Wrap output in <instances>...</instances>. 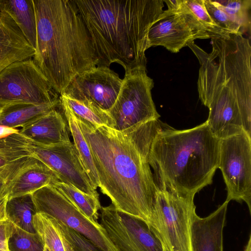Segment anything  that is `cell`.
<instances>
[{"label":"cell","instance_id":"1","mask_svg":"<svg viewBox=\"0 0 251 251\" xmlns=\"http://www.w3.org/2000/svg\"><path fill=\"white\" fill-rule=\"evenodd\" d=\"M76 119L90 148L101 192L118 210L147 223L158 189L149 163L150 150L157 131L168 125L156 119L118 130Z\"/></svg>","mask_w":251,"mask_h":251},{"label":"cell","instance_id":"2","mask_svg":"<svg viewBox=\"0 0 251 251\" xmlns=\"http://www.w3.org/2000/svg\"><path fill=\"white\" fill-rule=\"evenodd\" d=\"M90 37L97 66L116 62L125 73L146 68L148 33L163 0H73Z\"/></svg>","mask_w":251,"mask_h":251},{"label":"cell","instance_id":"3","mask_svg":"<svg viewBox=\"0 0 251 251\" xmlns=\"http://www.w3.org/2000/svg\"><path fill=\"white\" fill-rule=\"evenodd\" d=\"M33 1L36 42L32 58L60 95L76 75L97 66V58L73 0Z\"/></svg>","mask_w":251,"mask_h":251},{"label":"cell","instance_id":"4","mask_svg":"<svg viewBox=\"0 0 251 251\" xmlns=\"http://www.w3.org/2000/svg\"><path fill=\"white\" fill-rule=\"evenodd\" d=\"M220 142L206 121L190 129L176 130L168 125L160 129L149 155L158 188L194 199L212 183L218 168Z\"/></svg>","mask_w":251,"mask_h":251},{"label":"cell","instance_id":"5","mask_svg":"<svg viewBox=\"0 0 251 251\" xmlns=\"http://www.w3.org/2000/svg\"><path fill=\"white\" fill-rule=\"evenodd\" d=\"M196 213L193 198L158 188L147 224L163 246L170 251H192L191 228Z\"/></svg>","mask_w":251,"mask_h":251},{"label":"cell","instance_id":"6","mask_svg":"<svg viewBox=\"0 0 251 251\" xmlns=\"http://www.w3.org/2000/svg\"><path fill=\"white\" fill-rule=\"evenodd\" d=\"M154 82L145 68L125 73L117 98L107 111L113 119V128L122 130L139 123L159 119L151 96Z\"/></svg>","mask_w":251,"mask_h":251},{"label":"cell","instance_id":"7","mask_svg":"<svg viewBox=\"0 0 251 251\" xmlns=\"http://www.w3.org/2000/svg\"><path fill=\"white\" fill-rule=\"evenodd\" d=\"M59 99L32 58L15 62L0 73V107L16 103L42 105Z\"/></svg>","mask_w":251,"mask_h":251},{"label":"cell","instance_id":"8","mask_svg":"<svg viewBox=\"0 0 251 251\" xmlns=\"http://www.w3.org/2000/svg\"><path fill=\"white\" fill-rule=\"evenodd\" d=\"M32 195L37 213L45 214L77 231L102 251H119L98 222L89 218L51 184Z\"/></svg>","mask_w":251,"mask_h":251},{"label":"cell","instance_id":"9","mask_svg":"<svg viewBox=\"0 0 251 251\" xmlns=\"http://www.w3.org/2000/svg\"><path fill=\"white\" fill-rule=\"evenodd\" d=\"M218 168L226 185V201L245 202L251 212V136L245 131L221 139Z\"/></svg>","mask_w":251,"mask_h":251},{"label":"cell","instance_id":"10","mask_svg":"<svg viewBox=\"0 0 251 251\" xmlns=\"http://www.w3.org/2000/svg\"><path fill=\"white\" fill-rule=\"evenodd\" d=\"M100 218V224L119 251H164L144 221L118 210L112 204L101 207Z\"/></svg>","mask_w":251,"mask_h":251},{"label":"cell","instance_id":"11","mask_svg":"<svg viewBox=\"0 0 251 251\" xmlns=\"http://www.w3.org/2000/svg\"><path fill=\"white\" fill-rule=\"evenodd\" d=\"M27 140L33 156L52 170L60 181L87 194L99 195L93 188L71 142L45 146Z\"/></svg>","mask_w":251,"mask_h":251},{"label":"cell","instance_id":"12","mask_svg":"<svg viewBox=\"0 0 251 251\" xmlns=\"http://www.w3.org/2000/svg\"><path fill=\"white\" fill-rule=\"evenodd\" d=\"M123 82L109 67L96 66L76 75L60 95L88 100L108 111L115 103Z\"/></svg>","mask_w":251,"mask_h":251},{"label":"cell","instance_id":"13","mask_svg":"<svg viewBox=\"0 0 251 251\" xmlns=\"http://www.w3.org/2000/svg\"><path fill=\"white\" fill-rule=\"evenodd\" d=\"M148 38V49L161 46L177 53L196 39L210 38L187 11L182 0L178 13L155 23L149 30Z\"/></svg>","mask_w":251,"mask_h":251},{"label":"cell","instance_id":"14","mask_svg":"<svg viewBox=\"0 0 251 251\" xmlns=\"http://www.w3.org/2000/svg\"><path fill=\"white\" fill-rule=\"evenodd\" d=\"M228 202L225 201L207 216L196 213L191 228L192 251H223V230Z\"/></svg>","mask_w":251,"mask_h":251},{"label":"cell","instance_id":"15","mask_svg":"<svg viewBox=\"0 0 251 251\" xmlns=\"http://www.w3.org/2000/svg\"><path fill=\"white\" fill-rule=\"evenodd\" d=\"M35 49L11 16L0 6V73L11 64L33 58Z\"/></svg>","mask_w":251,"mask_h":251},{"label":"cell","instance_id":"16","mask_svg":"<svg viewBox=\"0 0 251 251\" xmlns=\"http://www.w3.org/2000/svg\"><path fill=\"white\" fill-rule=\"evenodd\" d=\"M59 181L57 175L34 157L27 159L8 182V198L32 194L40 188Z\"/></svg>","mask_w":251,"mask_h":251},{"label":"cell","instance_id":"17","mask_svg":"<svg viewBox=\"0 0 251 251\" xmlns=\"http://www.w3.org/2000/svg\"><path fill=\"white\" fill-rule=\"evenodd\" d=\"M66 120L56 109L39 117L19 129V133L37 144L49 146L71 142Z\"/></svg>","mask_w":251,"mask_h":251},{"label":"cell","instance_id":"18","mask_svg":"<svg viewBox=\"0 0 251 251\" xmlns=\"http://www.w3.org/2000/svg\"><path fill=\"white\" fill-rule=\"evenodd\" d=\"M32 157L27 139L19 133L0 138V176L8 183L17 170Z\"/></svg>","mask_w":251,"mask_h":251},{"label":"cell","instance_id":"19","mask_svg":"<svg viewBox=\"0 0 251 251\" xmlns=\"http://www.w3.org/2000/svg\"><path fill=\"white\" fill-rule=\"evenodd\" d=\"M59 100L51 103L34 105L11 104L0 107V126L11 128L22 127L39 117L59 107Z\"/></svg>","mask_w":251,"mask_h":251},{"label":"cell","instance_id":"20","mask_svg":"<svg viewBox=\"0 0 251 251\" xmlns=\"http://www.w3.org/2000/svg\"><path fill=\"white\" fill-rule=\"evenodd\" d=\"M59 107L62 110L68 129L73 136L74 146L93 188L97 190L99 181L91 152L76 119L67 104L59 98Z\"/></svg>","mask_w":251,"mask_h":251},{"label":"cell","instance_id":"21","mask_svg":"<svg viewBox=\"0 0 251 251\" xmlns=\"http://www.w3.org/2000/svg\"><path fill=\"white\" fill-rule=\"evenodd\" d=\"M0 6L11 16L27 41L35 49L36 19L33 0H0Z\"/></svg>","mask_w":251,"mask_h":251},{"label":"cell","instance_id":"22","mask_svg":"<svg viewBox=\"0 0 251 251\" xmlns=\"http://www.w3.org/2000/svg\"><path fill=\"white\" fill-rule=\"evenodd\" d=\"M37 213L32 194L8 198L5 205L7 220L30 233L36 231L33 225V216Z\"/></svg>","mask_w":251,"mask_h":251},{"label":"cell","instance_id":"23","mask_svg":"<svg viewBox=\"0 0 251 251\" xmlns=\"http://www.w3.org/2000/svg\"><path fill=\"white\" fill-rule=\"evenodd\" d=\"M91 219L98 222L101 206L99 195H90L60 181L51 184Z\"/></svg>","mask_w":251,"mask_h":251},{"label":"cell","instance_id":"24","mask_svg":"<svg viewBox=\"0 0 251 251\" xmlns=\"http://www.w3.org/2000/svg\"><path fill=\"white\" fill-rule=\"evenodd\" d=\"M75 116L94 125L114 128L115 122L107 111L88 100H78L60 95Z\"/></svg>","mask_w":251,"mask_h":251},{"label":"cell","instance_id":"25","mask_svg":"<svg viewBox=\"0 0 251 251\" xmlns=\"http://www.w3.org/2000/svg\"><path fill=\"white\" fill-rule=\"evenodd\" d=\"M33 222L36 232L49 251H68L53 218L37 213Z\"/></svg>","mask_w":251,"mask_h":251},{"label":"cell","instance_id":"26","mask_svg":"<svg viewBox=\"0 0 251 251\" xmlns=\"http://www.w3.org/2000/svg\"><path fill=\"white\" fill-rule=\"evenodd\" d=\"M8 247L9 251H44L45 249L44 244L37 232L25 231L11 222Z\"/></svg>","mask_w":251,"mask_h":251},{"label":"cell","instance_id":"27","mask_svg":"<svg viewBox=\"0 0 251 251\" xmlns=\"http://www.w3.org/2000/svg\"><path fill=\"white\" fill-rule=\"evenodd\" d=\"M184 3L187 11L193 16L210 38L230 34L214 22L207 11L203 0H184Z\"/></svg>","mask_w":251,"mask_h":251},{"label":"cell","instance_id":"28","mask_svg":"<svg viewBox=\"0 0 251 251\" xmlns=\"http://www.w3.org/2000/svg\"><path fill=\"white\" fill-rule=\"evenodd\" d=\"M215 1L222 10L241 26L243 34L251 31V0Z\"/></svg>","mask_w":251,"mask_h":251},{"label":"cell","instance_id":"29","mask_svg":"<svg viewBox=\"0 0 251 251\" xmlns=\"http://www.w3.org/2000/svg\"><path fill=\"white\" fill-rule=\"evenodd\" d=\"M54 220L68 251H102L80 233Z\"/></svg>","mask_w":251,"mask_h":251},{"label":"cell","instance_id":"30","mask_svg":"<svg viewBox=\"0 0 251 251\" xmlns=\"http://www.w3.org/2000/svg\"><path fill=\"white\" fill-rule=\"evenodd\" d=\"M203 1L207 12L214 22L221 28L229 33L243 34L241 26L222 10L215 0Z\"/></svg>","mask_w":251,"mask_h":251},{"label":"cell","instance_id":"31","mask_svg":"<svg viewBox=\"0 0 251 251\" xmlns=\"http://www.w3.org/2000/svg\"><path fill=\"white\" fill-rule=\"evenodd\" d=\"M11 228V222L7 220H0V251H9L8 239Z\"/></svg>","mask_w":251,"mask_h":251},{"label":"cell","instance_id":"32","mask_svg":"<svg viewBox=\"0 0 251 251\" xmlns=\"http://www.w3.org/2000/svg\"><path fill=\"white\" fill-rule=\"evenodd\" d=\"M17 133H19V129L17 128L0 126V138Z\"/></svg>","mask_w":251,"mask_h":251},{"label":"cell","instance_id":"33","mask_svg":"<svg viewBox=\"0 0 251 251\" xmlns=\"http://www.w3.org/2000/svg\"><path fill=\"white\" fill-rule=\"evenodd\" d=\"M8 199L7 195L6 194L0 198V220H5V205Z\"/></svg>","mask_w":251,"mask_h":251},{"label":"cell","instance_id":"34","mask_svg":"<svg viewBox=\"0 0 251 251\" xmlns=\"http://www.w3.org/2000/svg\"><path fill=\"white\" fill-rule=\"evenodd\" d=\"M7 181L0 176V198L6 195V189Z\"/></svg>","mask_w":251,"mask_h":251},{"label":"cell","instance_id":"35","mask_svg":"<svg viewBox=\"0 0 251 251\" xmlns=\"http://www.w3.org/2000/svg\"><path fill=\"white\" fill-rule=\"evenodd\" d=\"M244 251H251V236H250L247 245Z\"/></svg>","mask_w":251,"mask_h":251},{"label":"cell","instance_id":"36","mask_svg":"<svg viewBox=\"0 0 251 251\" xmlns=\"http://www.w3.org/2000/svg\"><path fill=\"white\" fill-rule=\"evenodd\" d=\"M164 251H170L168 248L166 247H163Z\"/></svg>","mask_w":251,"mask_h":251},{"label":"cell","instance_id":"37","mask_svg":"<svg viewBox=\"0 0 251 251\" xmlns=\"http://www.w3.org/2000/svg\"><path fill=\"white\" fill-rule=\"evenodd\" d=\"M44 251H49L48 249L45 247V249H44Z\"/></svg>","mask_w":251,"mask_h":251}]
</instances>
